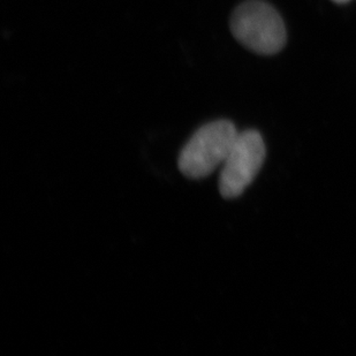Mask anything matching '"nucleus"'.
<instances>
[{
  "instance_id": "f03ea898",
  "label": "nucleus",
  "mask_w": 356,
  "mask_h": 356,
  "mask_svg": "<svg viewBox=\"0 0 356 356\" xmlns=\"http://www.w3.org/2000/svg\"><path fill=\"white\" fill-rule=\"evenodd\" d=\"M234 38L256 54H275L286 42L284 21L271 5L262 0H248L231 17Z\"/></svg>"
},
{
  "instance_id": "20e7f679",
  "label": "nucleus",
  "mask_w": 356,
  "mask_h": 356,
  "mask_svg": "<svg viewBox=\"0 0 356 356\" xmlns=\"http://www.w3.org/2000/svg\"><path fill=\"white\" fill-rule=\"evenodd\" d=\"M334 1H336V3H343L350 1V0H334Z\"/></svg>"
},
{
  "instance_id": "f257e3e1",
  "label": "nucleus",
  "mask_w": 356,
  "mask_h": 356,
  "mask_svg": "<svg viewBox=\"0 0 356 356\" xmlns=\"http://www.w3.org/2000/svg\"><path fill=\"white\" fill-rule=\"evenodd\" d=\"M229 120H217L202 126L179 156V170L189 179H203L224 164L238 136Z\"/></svg>"
},
{
  "instance_id": "7ed1b4c3",
  "label": "nucleus",
  "mask_w": 356,
  "mask_h": 356,
  "mask_svg": "<svg viewBox=\"0 0 356 356\" xmlns=\"http://www.w3.org/2000/svg\"><path fill=\"white\" fill-rule=\"evenodd\" d=\"M266 159V145L259 131L238 133L219 177V192L222 197H238L245 192Z\"/></svg>"
}]
</instances>
